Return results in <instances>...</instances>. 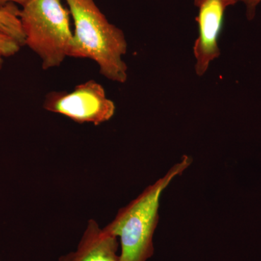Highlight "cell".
Masks as SVG:
<instances>
[{
  "mask_svg": "<svg viewBox=\"0 0 261 261\" xmlns=\"http://www.w3.org/2000/svg\"><path fill=\"white\" fill-rule=\"evenodd\" d=\"M74 23L71 58H87L103 76L125 83L128 67L123 61L127 42L123 31L111 23L94 0H65Z\"/></svg>",
  "mask_w": 261,
  "mask_h": 261,
  "instance_id": "1",
  "label": "cell"
},
{
  "mask_svg": "<svg viewBox=\"0 0 261 261\" xmlns=\"http://www.w3.org/2000/svg\"><path fill=\"white\" fill-rule=\"evenodd\" d=\"M192 162L190 156H183L163 177L120 209L114 219L104 227L118 239L120 261H147L152 257L161 196L173 179L183 173Z\"/></svg>",
  "mask_w": 261,
  "mask_h": 261,
  "instance_id": "2",
  "label": "cell"
},
{
  "mask_svg": "<svg viewBox=\"0 0 261 261\" xmlns=\"http://www.w3.org/2000/svg\"><path fill=\"white\" fill-rule=\"evenodd\" d=\"M70 15L61 0H28L20 10L25 46L39 56L44 70L57 68L71 57Z\"/></svg>",
  "mask_w": 261,
  "mask_h": 261,
  "instance_id": "3",
  "label": "cell"
},
{
  "mask_svg": "<svg viewBox=\"0 0 261 261\" xmlns=\"http://www.w3.org/2000/svg\"><path fill=\"white\" fill-rule=\"evenodd\" d=\"M43 107L76 123L94 126L109 121L116 112L115 103L108 97L102 86L94 80L79 84L70 92H49Z\"/></svg>",
  "mask_w": 261,
  "mask_h": 261,
  "instance_id": "4",
  "label": "cell"
},
{
  "mask_svg": "<svg viewBox=\"0 0 261 261\" xmlns=\"http://www.w3.org/2000/svg\"><path fill=\"white\" fill-rule=\"evenodd\" d=\"M195 5L198 9L196 18L198 37L194 44L193 53L196 73L202 76L211 63L221 55L219 40L228 7L224 0H195Z\"/></svg>",
  "mask_w": 261,
  "mask_h": 261,
  "instance_id": "5",
  "label": "cell"
},
{
  "mask_svg": "<svg viewBox=\"0 0 261 261\" xmlns=\"http://www.w3.org/2000/svg\"><path fill=\"white\" fill-rule=\"evenodd\" d=\"M119 241L94 219L87 222L76 248L58 261H120Z\"/></svg>",
  "mask_w": 261,
  "mask_h": 261,
  "instance_id": "6",
  "label": "cell"
},
{
  "mask_svg": "<svg viewBox=\"0 0 261 261\" xmlns=\"http://www.w3.org/2000/svg\"><path fill=\"white\" fill-rule=\"evenodd\" d=\"M20 10L13 3L0 6V34L13 38L22 47L25 46V36L19 17Z\"/></svg>",
  "mask_w": 261,
  "mask_h": 261,
  "instance_id": "7",
  "label": "cell"
},
{
  "mask_svg": "<svg viewBox=\"0 0 261 261\" xmlns=\"http://www.w3.org/2000/svg\"><path fill=\"white\" fill-rule=\"evenodd\" d=\"M20 44L13 38L0 34V58H10L14 56L20 50Z\"/></svg>",
  "mask_w": 261,
  "mask_h": 261,
  "instance_id": "8",
  "label": "cell"
},
{
  "mask_svg": "<svg viewBox=\"0 0 261 261\" xmlns=\"http://www.w3.org/2000/svg\"><path fill=\"white\" fill-rule=\"evenodd\" d=\"M228 7L234 5L238 3H243L246 6V15L249 20L255 17L257 7L261 3V0H224Z\"/></svg>",
  "mask_w": 261,
  "mask_h": 261,
  "instance_id": "9",
  "label": "cell"
},
{
  "mask_svg": "<svg viewBox=\"0 0 261 261\" xmlns=\"http://www.w3.org/2000/svg\"><path fill=\"white\" fill-rule=\"evenodd\" d=\"M28 0H0V6H3V5L9 4V3H13V4H18L23 5L25 4Z\"/></svg>",
  "mask_w": 261,
  "mask_h": 261,
  "instance_id": "10",
  "label": "cell"
},
{
  "mask_svg": "<svg viewBox=\"0 0 261 261\" xmlns=\"http://www.w3.org/2000/svg\"><path fill=\"white\" fill-rule=\"evenodd\" d=\"M3 59H1L0 58V71H1L2 68H3Z\"/></svg>",
  "mask_w": 261,
  "mask_h": 261,
  "instance_id": "11",
  "label": "cell"
}]
</instances>
